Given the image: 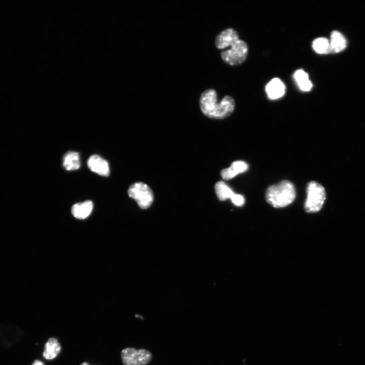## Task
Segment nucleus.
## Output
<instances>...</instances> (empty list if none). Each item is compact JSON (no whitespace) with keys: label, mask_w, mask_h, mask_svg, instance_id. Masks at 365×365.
Returning <instances> with one entry per match:
<instances>
[{"label":"nucleus","mask_w":365,"mask_h":365,"mask_svg":"<svg viewBox=\"0 0 365 365\" xmlns=\"http://www.w3.org/2000/svg\"><path fill=\"white\" fill-rule=\"evenodd\" d=\"M218 95L214 89L203 92L199 98L201 111L207 117L215 119H223L229 117L234 111V100L229 96H225L218 104Z\"/></svg>","instance_id":"f257e3e1"},{"label":"nucleus","mask_w":365,"mask_h":365,"mask_svg":"<svg viewBox=\"0 0 365 365\" xmlns=\"http://www.w3.org/2000/svg\"><path fill=\"white\" fill-rule=\"evenodd\" d=\"M296 189L289 181L283 180L278 184L270 186L266 192V200L275 208L286 207L294 201Z\"/></svg>","instance_id":"f03ea898"},{"label":"nucleus","mask_w":365,"mask_h":365,"mask_svg":"<svg viewBox=\"0 0 365 365\" xmlns=\"http://www.w3.org/2000/svg\"><path fill=\"white\" fill-rule=\"evenodd\" d=\"M326 199L324 187L315 181L309 182L307 186V198L305 204V211L310 214L319 212Z\"/></svg>","instance_id":"7ed1b4c3"},{"label":"nucleus","mask_w":365,"mask_h":365,"mask_svg":"<svg viewBox=\"0 0 365 365\" xmlns=\"http://www.w3.org/2000/svg\"><path fill=\"white\" fill-rule=\"evenodd\" d=\"M229 50L221 54L222 60L230 66H237L244 62L248 55L249 48L247 43L239 39Z\"/></svg>","instance_id":"20e7f679"},{"label":"nucleus","mask_w":365,"mask_h":365,"mask_svg":"<svg viewBox=\"0 0 365 365\" xmlns=\"http://www.w3.org/2000/svg\"><path fill=\"white\" fill-rule=\"evenodd\" d=\"M130 197L134 199L140 208H149L154 201V194L151 189L146 184L137 182L130 186L128 190Z\"/></svg>","instance_id":"39448f33"},{"label":"nucleus","mask_w":365,"mask_h":365,"mask_svg":"<svg viewBox=\"0 0 365 365\" xmlns=\"http://www.w3.org/2000/svg\"><path fill=\"white\" fill-rule=\"evenodd\" d=\"M124 365H144L148 363L152 359V354L146 349L137 350L134 348H126L121 353Z\"/></svg>","instance_id":"423d86ee"},{"label":"nucleus","mask_w":365,"mask_h":365,"mask_svg":"<svg viewBox=\"0 0 365 365\" xmlns=\"http://www.w3.org/2000/svg\"><path fill=\"white\" fill-rule=\"evenodd\" d=\"M239 40L237 31L232 28L226 29L219 34L215 38V44L218 50L231 47Z\"/></svg>","instance_id":"0eeeda50"},{"label":"nucleus","mask_w":365,"mask_h":365,"mask_svg":"<svg viewBox=\"0 0 365 365\" xmlns=\"http://www.w3.org/2000/svg\"><path fill=\"white\" fill-rule=\"evenodd\" d=\"M88 166L92 171L100 176L108 177L110 175L108 162L98 155H93L90 157Z\"/></svg>","instance_id":"6e6552de"},{"label":"nucleus","mask_w":365,"mask_h":365,"mask_svg":"<svg viewBox=\"0 0 365 365\" xmlns=\"http://www.w3.org/2000/svg\"><path fill=\"white\" fill-rule=\"evenodd\" d=\"M265 91L270 100H275L281 98L285 95L286 87L280 79L274 78L267 85Z\"/></svg>","instance_id":"1a4fd4ad"},{"label":"nucleus","mask_w":365,"mask_h":365,"mask_svg":"<svg viewBox=\"0 0 365 365\" xmlns=\"http://www.w3.org/2000/svg\"><path fill=\"white\" fill-rule=\"evenodd\" d=\"M248 169L249 166L246 162L241 160L235 161L233 162L230 168L222 170L221 176L223 179L229 180L239 174L246 172Z\"/></svg>","instance_id":"9d476101"},{"label":"nucleus","mask_w":365,"mask_h":365,"mask_svg":"<svg viewBox=\"0 0 365 365\" xmlns=\"http://www.w3.org/2000/svg\"><path fill=\"white\" fill-rule=\"evenodd\" d=\"M93 203L87 200L74 205L72 208V213L74 217L78 219H85L91 214L93 210Z\"/></svg>","instance_id":"9b49d317"},{"label":"nucleus","mask_w":365,"mask_h":365,"mask_svg":"<svg viewBox=\"0 0 365 365\" xmlns=\"http://www.w3.org/2000/svg\"><path fill=\"white\" fill-rule=\"evenodd\" d=\"M330 53H339L344 51L347 46V42L345 37L341 33L334 31L331 33L330 36Z\"/></svg>","instance_id":"f8f14e48"},{"label":"nucleus","mask_w":365,"mask_h":365,"mask_svg":"<svg viewBox=\"0 0 365 365\" xmlns=\"http://www.w3.org/2000/svg\"><path fill=\"white\" fill-rule=\"evenodd\" d=\"M294 78L299 89L302 91L308 92L311 90L313 85L309 78L308 73L303 70H297L294 74Z\"/></svg>","instance_id":"ddd939ff"},{"label":"nucleus","mask_w":365,"mask_h":365,"mask_svg":"<svg viewBox=\"0 0 365 365\" xmlns=\"http://www.w3.org/2000/svg\"><path fill=\"white\" fill-rule=\"evenodd\" d=\"M61 346L58 340L55 338H51L45 345L44 357L49 360L55 358L60 353Z\"/></svg>","instance_id":"4468645a"},{"label":"nucleus","mask_w":365,"mask_h":365,"mask_svg":"<svg viewBox=\"0 0 365 365\" xmlns=\"http://www.w3.org/2000/svg\"><path fill=\"white\" fill-rule=\"evenodd\" d=\"M79 154L77 152L70 151L63 158V166L67 171H74L80 167Z\"/></svg>","instance_id":"2eb2a0df"},{"label":"nucleus","mask_w":365,"mask_h":365,"mask_svg":"<svg viewBox=\"0 0 365 365\" xmlns=\"http://www.w3.org/2000/svg\"><path fill=\"white\" fill-rule=\"evenodd\" d=\"M312 47L313 51L319 55L330 53V41L326 38L319 37L313 41Z\"/></svg>","instance_id":"dca6fc26"},{"label":"nucleus","mask_w":365,"mask_h":365,"mask_svg":"<svg viewBox=\"0 0 365 365\" xmlns=\"http://www.w3.org/2000/svg\"><path fill=\"white\" fill-rule=\"evenodd\" d=\"M215 188L217 196L221 201H224L228 198L231 199L235 194L223 181L217 182Z\"/></svg>","instance_id":"f3484780"},{"label":"nucleus","mask_w":365,"mask_h":365,"mask_svg":"<svg viewBox=\"0 0 365 365\" xmlns=\"http://www.w3.org/2000/svg\"><path fill=\"white\" fill-rule=\"evenodd\" d=\"M233 204L237 207H242L245 204L244 196L241 194H235L231 198Z\"/></svg>","instance_id":"a211bd4d"},{"label":"nucleus","mask_w":365,"mask_h":365,"mask_svg":"<svg viewBox=\"0 0 365 365\" xmlns=\"http://www.w3.org/2000/svg\"><path fill=\"white\" fill-rule=\"evenodd\" d=\"M32 365H45L44 363L40 360H36L34 361V362L33 363Z\"/></svg>","instance_id":"6ab92c4d"},{"label":"nucleus","mask_w":365,"mask_h":365,"mask_svg":"<svg viewBox=\"0 0 365 365\" xmlns=\"http://www.w3.org/2000/svg\"><path fill=\"white\" fill-rule=\"evenodd\" d=\"M80 365H90V364L87 362H84L83 363H81Z\"/></svg>","instance_id":"aec40b11"}]
</instances>
